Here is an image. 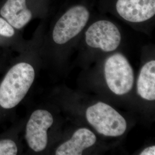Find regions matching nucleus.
<instances>
[{
    "instance_id": "f257e3e1",
    "label": "nucleus",
    "mask_w": 155,
    "mask_h": 155,
    "mask_svg": "<svg viewBox=\"0 0 155 155\" xmlns=\"http://www.w3.org/2000/svg\"><path fill=\"white\" fill-rule=\"evenodd\" d=\"M33 67L20 63L12 67L0 84V106L11 109L24 98L35 79Z\"/></svg>"
},
{
    "instance_id": "f03ea898",
    "label": "nucleus",
    "mask_w": 155,
    "mask_h": 155,
    "mask_svg": "<svg viewBox=\"0 0 155 155\" xmlns=\"http://www.w3.org/2000/svg\"><path fill=\"white\" fill-rule=\"evenodd\" d=\"M86 119L98 133L108 137H118L125 132V119L111 106L99 102L87 108Z\"/></svg>"
},
{
    "instance_id": "7ed1b4c3",
    "label": "nucleus",
    "mask_w": 155,
    "mask_h": 155,
    "mask_svg": "<svg viewBox=\"0 0 155 155\" xmlns=\"http://www.w3.org/2000/svg\"><path fill=\"white\" fill-rule=\"evenodd\" d=\"M104 73L107 85L113 93L122 95L132 89L133 68L126 57L121 54H114L106 59Z\"/></svg>"
},
{
    "instance_id": "20e7f679",
    "label": "nucleus",
    "mask_w": 155,
    "mask_h": 155,
    "mask_svg": "<svg viewBox=\"0 0 155 155\" xmlns=\"http://www.w3.org/2000/svg\"><path fill=\"white\" fill-rule=\"evenodd\" d=\"M90 13L82 5L69 9L56 23L52 38L58 45H64L77 36L88 22Z\"/></svg>"
},
{
    "instance_id": "39448f33",
    "label": "nucleus",
    "mask_w": 155,
    "mask_h": 155,
    "mask_svg": "<svg viewBox=\"0 0 155 155\" xmlns=\"http://www.w3.org/2000/svg\"><path fill=\"white\" fill-rule=\"evenodd\" d=\"M85 40L91 48L112 52L120 45L121 35L114 24L107 20H100L89 27L85 33Z\"/></svg>"
},
{
    "instance_id": "423d86ee",
    "label": "nucleus",
    "mask_w": 155,
    "mask_h": 155,
    "mask_svg": "<svg viewBox=\"0 0 155 155\" xmlns=\"http://www.w3.org/2000/svg\"><path fill=\"white\" fill-rule=\"evenodd\" d=\"M54 122L49 111L37 110L32 114L26 127L25 139L29 147L35 152H41L47 145V130Z\"/></svg>"
},
{
    "instance_id": "0eeeda50",
    "label": "nucleus",
    "mask_w": 155,
    "mask_h": 155,
    "mask_svg": "<svg viewBox=\"0 0 155 155\" xmlns=\"http://www.w3.org/2000/svg\"><path fill=\"white\" fill-rule=\"evenodd\" d=\"M119 15L130 22L146 21L155 15V0H117Z\"/></svg>"
},
{
    "instance_id": "6e6552de",
    "label": "nucleus",
    "mask_w": 155,
    "mask_h": 155,
    "mask_svg": "<svg viewBox=\"0 0 155 155\" xmlns=\"http://www.w3.org/2000/svg\"><path fill=\"white\" fill-rule=\"evenodd\" d=\"M97 137L87 128H80L69 140L61 144L56 150V155H81L83 151L95 143Z\"/></svg>"
},
{
    "instance_id": "1a4fd4ad",
    "label": "nucleus",
    "mask_w": 155,
    "mask_h": 155,
    "mask_svg": "<svg viewBox=\"0 0 155 155\" xmlns=\"http://www.w3.org/2000/svg\"><path fill=\"white\" fill-rule=\"evenodd\" d=\"M0 14L16 29H21L31 20L32 14L26 4V0H8L1 8Z\"/></svg>"
},
{
    "instance_id": "9d476101",
    "label": "nucleus",
    "mask_w": 155,
    "mask_h": 155,
    "mask_svg": "<svg viewBox=\"0 0 155 155\" xmlns=\"http://www.w3.org/2000/svg\"><path fill=\"white\" fill-rule=\"evenodd\" d=\"M137 90L139 95L144 100L153 101L155 100V61L145 63L139 74Z\"/></svg>"
},
{
    "instance_id": "9b49d317",
    "label": "nucleus",
    "mask_w": 155,
    "mask_h": 155,
    "mask_svg": "<svg viewBox=\"0 0 155 155\" xmlns=\"http://www.w3.org/2000/svg\"><path fill=\"white\" fill-rule=\"evenodd\" d=\"M17 153V147L15 143L11 140L0 141V155H15Z\"/></svg>"
},
{
    "instance_id": "f8f14e48",
    "label": "nucleus",
    "mask_w": 155,
    "mask_h": 155,
    "mask_svg": "<svg viewBox=\"0 0 155 155\" xmlns=\"http://www.w3.org/2000/svg\"><path fill=\"white\" fill-rule=\"evenodd\" d=\"M15 34V30L13 27L8 22L0 17V35L11 38Z\"/></svg>"
},
{
    "instance_id": "ddd939ff",
    "label": "nucleus",
    "mask_w": 155,
    "mask_h": 155,
    "mask_svg": "<svg viewBox=\"0 0 155 155\" xmlns=\"http://www.w3.org/2000/svg\"><path fill=\"white\" fill-rule=\"evenodd\" d=\"M140 155H155V146L152 145L150 147H148L143 150L140 153Z\"/></svg>"
}]
</instances>
